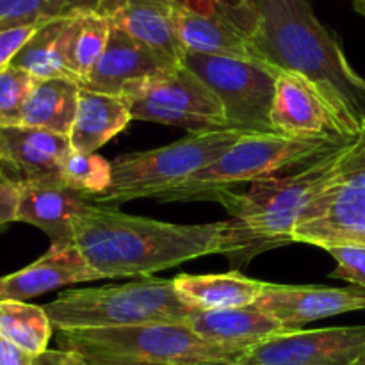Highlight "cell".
<instances>
[{"label":"cell","instance_id":"6da1fadb","mask_svg":"<svg viewBox=\"0 0 365 365\" xmlns=\"http://www.w3.org/2000/svg\"><path fill=\"white\" fill-rule=\"evenodd\" d=\"M257 63L307 78L353 138L365 121V78L309 0H220Z\"/></svg>","mask_w":365,"mask_h":365},{"label":"cell","instance_id":"7a4b0ae2","mask_svg":"<svg viewBox=\"0 0 365 365\" xmlns=\"http://www.w3.org/2000/svg\"><path fill=\"white\" fill-rule=\"evenodd\" d=\"M73 245L106 278H146L207 255H223L227 221L177 225L89 203L73 220Z\"/></svg>","mask_w":365,"mask_h":365},{"label":"cell","instance_id":"3957f363","mask_svg":"<svg viewBox=\"0 0 365 365\" xmlns=\"http://www.w3.org/2000/svg\"><path fill=\"white\" fill-rule=\"evenodd\" d=\"M348 143L287 173L252 182L246 191L232 189L214 196L212 202L232 216L227 221L223 255L234 269L239 271L267 250L294 245L296 225L330 184Z\"/></svg>","mask_w":365,"mask_h":365},{"label":"cell","instance_id":"277c9868","mask_svg":"<svg viewBox=\"0 0 365 365\" xmlns=\"http://www.w3.org/2000/svg\"><path fill=\"white\" fill-rule=\"evenodd\" d=\"M57 344L84 365H235L246 351L205 341L187 324L57 330Z\"/></svg>","mask_w":365,"mask_h":365},{"label":"cell","instance_id":"5b68a950","mask_svg":"<svg viewBox=\"0 0 365 365\" xmlns=\"http://www.w3.org/2000/svg\"><path fill=\"white\" fill-rule=\"evenodd\" d=\"M43 309L56 330L185 324L198 312L178 296L173 280L153 277L61 292Z\"/></svg>","mask_w":365,"mask_h":365},{"label":"cell","instance_id":"8992f818","mask_svg":"<svg viewBox=\"0 0 365 365\" xmlns=\"http://www.w3.org/2000/svg\"><path fill=\"white\" fill-rule=\"evenodd\" d=\"M351 138H289L282 134H250L235 143L214 163L196 171L182 184L160 192L153 200L198 202L217 192L232 191L241 184L284 175L316 157L339 148Z\"/></svg>","mask_w":365,"mask_h":365},{"label":"cell","instance_id":"52a82bcc","mask_svg":"<svg viewBox=\"0 0 365 365\" xmlns=\"http://www.w3.org/2000/svg\"><path fill=\"white\" fill-rule=\"evenodd\" d=\"M246 135H250L248 132L221 128L189 134L160 148L118 155L110 163L113 177L109 187L88 200L95 205L118 209L132 200L155 198L209 166Z\"/></svg>","mask_w":365,"mask_h":365},{"label":"cell","instance_id":"ba28073f","mask_svg":"<svg viewBox=\"0 0 365 365\" xmlns=\"http://www.w3.org/2000/svg\"><path fill=\"white\" fill-rule=\"evenodd\" d=\"M294 242L365 248V121L342 148L330 184L296 225Z\"/></svg>","mask_w":365,"mask_h":365},{"label":"cell","instance_id":"9c48e42d","mask_svg":"<svg viewBox=\"0 0 365 365\" xmlns=\"http://www.w3.org/2000/svg\"><path fill=\"white\" fill-rule=\"evenodd\" d=\"M182 66L198 75L221 100L228 127L248 134H274L271 107L278 71L234 57L185 52Z\"/></svg>","mask_w":365,"mask_h":365},{"label":"cell","instance_id":"30bf717a","mask_svg":"<svg viewBox=\"0 0 365 365\" xmlns=\"http://www.w3.org/2000/svg\"><path fill=\"white\" fill-rule=\"evenodd\" d=\"M365 356V324L294 330L246 349L235 365H355Z\"/></svg>","mask_w":365,"mask_h":365},{"label":"cell","instance_id":"8fae6325","mask_svg":"<svg viewBox=\"0 0 365 365\" xmlns=\"http://www.w3.org/2000/svg\"><path fill=\"white\" fill-rule=\"evenodd\" d=\"M70 152L68 135L41 128L0 127V182L16 189L64 185L63 164Z\"/></svg>","mask_w":365,"mask_h":365},{"label":"cell","instance_id":"7c38bea8","mask_svg":"<svg viewBox=\"0 0 365 365\" xmlns=\"http://www.w3.org/2000/svg\"><path fill=\"white\" fill-rule=\"evenodd\" d=\"M257 309L273 316L287 331L317 319L365 309V289L321 287V285L267 284L255 303Z\"/></svg>","mask_w":365,"mask_h":365},{"label":"cell","instance_id":"4fadbf2b","mask_svg":"<svg viewBox=\"0 0 365 365\" xmlns=\"http://www.w3.org/2000/svg\"><path fill=\"white\" fill-rule=\"evenodd\" d=\"M173 68L148 46L135 41L121 29L113 27L106 52L81 88L125 100L141 91L148 81Z\"/></svg>","mask_w":365,"mask_h":365},{"label":"cell","instance_id":"5bb4252c","mask_svg":"<svg viewBox=\"0 0 365 365\" xmlns=\"http://www.w3.org/2000/svg\"><path fill=\"white\" fill-rule=\"evenodd\" d=\"M271 127L289 138H348L316 86L285 71L277 75Z\"/></svg>","mask_w":365,"mask_h":365},{"label":"cell","instance_id":"9a60e30c","mask_svg":"<svg viewBox=\"0 0 365 365\" xmlns=\"http://www.w3.org/2000/svg\"><path fill=\"white\" fill-rule=\"evenodd\" d=\"M173 21L185 52L255 61L246 38L217 0H175Z\"/></svg>","mask_w":365,"mask_h":365},{"label":"cell","instance_id":"2e32d148","mask_svg":"<svg viewBox=\"0 0 365 365\" xmlns=\"http://www.w3.org/2000/svg\"><path fill=\"white\" fill-rule=\"evenodd\" d=\"M175 0H98L95 9L113 27L127 32L148 46L170 66H182L185 50L177 38L173 21Z\"/></svg>","mask_w":365,"mask_h":365},{"label":"cell","instance_id":"e0dca14e","mask_svg":"<svg viewBox=\"0 0 365 365\" xmlns=\"http://www.w3.org/2000/svg\"><path fill=\"white\" fill-rule=\"evenodd\" d=\"M103 280L93 271L75 245H52L45 255L24 269L0 277V299H18L46 294L56 289L81 282Z\"/></svg>","mask_w":365,"mask_h":365},{"label":"cell","instance_id":"ac0fdd59","mask_svg":"<svg viewBox=\"0 0 365 365\" xmlns=\"http://www.w3.org/2000/svg\"><path fill=\"white\" fill-rule=\"evenodd\" d=\"M18 191L16 221L41 228L52 245H73V220L91 203L82 192L66 185H34Z\"/></svg>","mask_w":365,"mask_h":365},{"label":"cell","instance_id":"d6986e66","mask_svg":"<svg viewBox=\"0 0 365 365\" xmlns=\"http://www.w3.org/2000/svg\"><path fill=\"white\" fill-rule=\"evenodd\" d=\"M185 324L205 341L241 349L252 348L274 335L287 334L273 316L257 309L255 305L245 309L195 312Z\"/></svg>","mask_w":365,"mask_h":365},{"label":"cell","instance_id":"ffe728a7","mask_svg":"<svg viewBox=\"0 0 365 365\" xmlns=\"http://www.w3.org/2000/svg\"><path fill=\"white\" fill-rule=\"evenodd\" d=\"M173 282L178 296L198 312L252 307L266 285L237 269L221 274H178Z\"/></svg>","mask_w":365,"mask_h":365},{"label":"cell","instance_id":"44dd1931","mask_svg":"<svg viewBox=\"0 0 365 365\" xmlns=\"http://www.w3.org/2000/svg\"><path fill=\"white\" fill-rule=\"evenodd\" d=\"M130 121V109L123 98L81 88L77 114L68 135L71 150L77 153H96Z\"/></svg>","mask_w":365,"mask_h":365},{"label":"cell","instance_id":"7402d4cb","mask_svg":"<svg viewBox=\"0 0 365 365\" xmlns=\"http://www.w3.org/2000/svg\"><path fill=\"white\" fill-rule=\"evenodd\" d=\"M134 96H141V98L170 107V109L180 110V113L212 118V120L221 121L228 127L223 103L217 98L216 93L198 75H195L185 66L173 68V70L152 78ZM134 96H130V98H134Z\"/></svg>","mask_w":365,"mask_h":365},{"label":"cell","instance_id":"603a6c76","mask_svg":"<svg viewBox=\"0 0 365 365\" xmlns=\"http://www.w3.org/2000/svg\"><path fill=\"white\" fill-rule=\"evenodd\" d=\"M81 84L73 78H36L21 113L20 127L70 135L77 114Z\"/></svg>","mask_w":365,"mask_h":365},{"label":"cell","instance_id":"cb8c5ba5","mask_svg":"<svg viewBox=\"0 0 365 365\" xmlns=\"http://www.w3.org/2000/svg\"><path fill=\"white\" fill-rule=\"evenodd\" d=\"M73 14L43 24L16 53L11 66L25 70L34 78H71L66 66V53Z\"/></svg>","mask_w":365,"mask_h":365},{"label":"cell","instance_id":"d4e9b609","mask_svg":"<svg viewBox=\"0 0 365 365\" xmlns=\"http://www.w3.org/2000/svg\"><path fill=\"white\" fill-rule=\"evenodd\" d=\"M110 29V21L96 9H81L71 18L66 66L71 78L81 86L88 81L106 52Z\"/></svg>","mask_w":365,"mask_h":365},{"label":"cell","instance_id":"484cf974","mask_svg":"<svg viewBox=\"0 0 365 365\" xmlns=\"http://www.w3.org/2000/svg\"><path fill=\"white\" fill-rule=\"evenodd\" d=\"M52 321L45 309L18 299H0V337L31 356L48 351Z\"/></svg>","mask_w":365,"mask_h":365},{"label":"cell","instance_id":"4316f807","mask_svg":"<svg viewBox=\"0 0 365 365\" xmlns=\"http://www.w3.org/2000/svg\"><path fill=\"white\" fill-rule=\"evenodd\" d=\"M81 9H89L82 0H0V32L41 25Z\"/></svg>","mask_w":365,"mask_h":365},{"label":"cell","instance_id":"83f0119b","mask_svg":"<svg viewBox=\"0 0 365 365\" xmlns=\"http://www.w3.org/2000/svg\"><path fill=\"white\" fill-rule=\"evenodd\" d=\"M113 170L109 160L96 153H77L71 150L63 164L64 185L82 192L86 198L102 195L110 184Z\"/></svg>","mask_w":365,"mask_h":365},{"label":"cell","instance_id":"f1b7e54d","mask_svg":"<svg viewBox=\"0 0 365 365\" xmlns=\"http://www.w3.org/2000/svg\"><path fill=\"white\" fill-rule=\"evenodd\" d=\"M125 102H127L128 109H130L132 120L153 121V123H163V125H170V127L184 128V130H187L189 134H205V132L228 128L227 125L221 123V121L217 120H212V118L180 113V110L159 106V103L150 102V100L146 98H141V96L127 98Z\"/></svg>","mask_w":365,"mask_h":365},{"label":"cell","instance_id":"f546056e","mask_svg":"<svg viewBox=\"0 0 365 365\" xmlns=\"http://www.w3.org/2000/svg\"><path fill=\"white\" fill-rule=\"evenodd\" d=\"M34 82L31 73L11 64L0 70V127H20L25 100Z\"/></svg>","mask_w":365,"mask_h":365},{"label":"cell","instance_id":"4dcf8cb0","mask_svg":"<svg viewBox=\"0 0 365 365\" xmlns=\"http://www.w3.org/2000/svg\"><path fill=\"white\" fill-rule=\"evenodd\" d=\"M328 253L335 260V271L331 278L346 280L365 289V248L364 246H335L328 248Z\"/></svg>","mask_w":365,"mask_h":365},{"label":"cell","instance_id":"1f68e13d","mask_svg":"<svg viewBox=\"0 0 365 365\" xmlns=\"http://www.w3.org/2000/svg\"><path fill=\"white\" fill-rule=\"evenodd\" d=\"M41 25H25V27H16L0 32V70L13 63L16 53L24 48L25 43L32 38V34Z\"/></svg>","mask_w":365,"mask_h":365},{"label":"cell","instance_id":"d6a6232c","mask_svg":"<svg viewBox=\"0 0 365 365\" xmlns=\"http://www.w3.org/2000/svg\"><path fill=\"white\" fill-rule=\"evenodd\" d=\"M18 203H20V191L14 185L0 182V232L18 216Z\"/></svg>","mask_w":365,"mask_h":365},{"label":"cell","instance_id":"836d02e7","mask_svg":"<svg viewBox=\"0 0 365 365\" xmlns=\"http://www.w3.org/2000/svg\"><path fill=\"white\" fill-rule=\"evenodd\" d=\"M36 356H31L29 353L21 351L11 342H0V365H34Z\"/></svg>","mask_w":365,"mask_h":365},{"label":"cell","instance_id":"e575fe53","mask_svg":"<svg viewBox=\"0 0 365 365\" xmlns=\"http://www.w3.org/2000/svg\"><path fill=\"white\" fill-rule=\"evenodd\" d=\"M353 7H355L356 13L365 16V0H353Z\"/></svg>","mask_w":365,"mask_h":365},{"label":"cell","instance_id":"d590c367","mask_svg":"<svg viewBox=\"0 0 365 365\" xmlns=\"http://www.w3.org/2000/svg\"><path fill=\"white\" fill-rule=\"evenodd\" d=\"M82 2H84L86 6L89 7V9H95V7H96V2H98V0H82Z\"/></svg>","mask_w":365,"mask_h":365},{"label":"cell","instance_id":"8d00e7d4","mask_svg":"<svg viewBox=\"0 0 365 365\" xmlns=\"http://www.w3.org/2000/svg\"><path fill=\"white\" fill-rule=\"evenodd\" d=\"M355 365H365V356H364V359H360L359 362H356Z\"/></svg>","mask_w":365,"mask_h":365},{"label":"cell","instance_id":"74e56055","mask_svg":"<svg viewBox=\"0 0 365 365\" xmlns=\"http://www.w3.org/2000/svg\"><path fill=\"white\" fill-rule=\"evenodd\" d=\"M0 342H2V337H0Z\"/></svg>","mask_w":365,"mask_h":365}]
</instances>
